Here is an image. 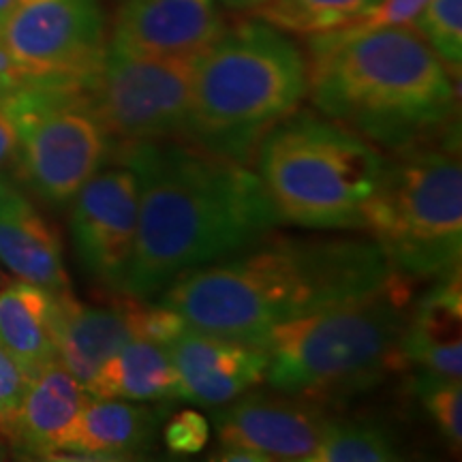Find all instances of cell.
I'll return each mask as SVG.
<instances>
[{
  "label": "cell",
  "instance_id": "11",
  "mask_svg": "<svg viewBox=\"0 0 462 462\" xmlns=\"http://www.w3.org/2000/svg\"><path fill=\"white\" fill-rule=\"evenodd\" d=\"M75 257L90 279L123 293L137 238L140 190L131 167L97 171L71 199Z\"/></svg>",
  "mask_w": 462,
  "mask_h": 462
},
{
  "label": "cell",
  "instance_id": "18",
  "mask_svg": "<svg viewBox=\"0 0 462 462\" xmlns=\"http://www.w3.org/2000/svg\"><path fill=\"white\" fill-rule=\"evenodd\" d=\"M157 409L118 398H95L79 411L54 458L129 460L146 454L157 439Z\"/></svg>",
  "mask_w": 462,
  "mask_h": 462
},
{
  "label": "cell",
  "instance_id": "21",
  "mask_svg": "<svg viewBox=\"0 0 462 462\" xmlns=\"http://www.w3.org/2000/svg\"><path fill=\"white\" fill-rule=\"evenodd\" d=\"M86 392L95 398L163 402L180 398V379L165 345L133 338L103 364L86 383Z\"/></svg>",
  "mask_w": 462,
  "mask_h": 462
},
{
  "label": "cell",
  "instance_id": "23",
  "mask_svg": "<svg viewBox=\"0 0 462 462\" xmlns=\"http://www.w3.org/2000/svg\"><path fill=\"white\" fill-rule=\"evenodd\" d=\"M401 458L402 449L388 426L373 420L330 418L309 462H390Z\"/></svg>",
  "mask_w": 462,
  "mask_h": 462
},
{
  "label": "cell",
  "instance_id": "15",
  "mask_svg": "<svg viewBox=\"0 0 462 462\" xmlns=\"http://www.w3.org/2000/svg\"><path fill=\"white\" fill-rule=\"evenodd\" d=\"M126 296V293H125ZM137 298L109 306H88L71 291L54 293V340L58 362L84 385L114 354L137 338Z\"/></svg>",
  "mask_w": 462,
  "mask_h": 462
},
{
  "label": "cell",
  "instance_id": "31",
  "mask_svg": "<svg viewBox=\"0 0 462 462\" xmlns=\"http://www.w3.org/2000/svg\"><path fill=\"white\" fill-rule=\"evenodd\" d=\"M11 7H14V0H0V43H3V31L5 24H7Z\"/></svg>",
  "mask_w": 462,
  "mask_h": 462
},
{
  "label": "cell",
  "instance_id": "4",
  "mask_svg": "<svg viewBox=\"0 0 462 462\" xmlns=\"http://www.w3.org/2000/svg\"><path fill=\"white\" fill-rule=\"evenodd\" d=\"M407 281L396 274L373 296L274 328L263 340L268 383L279 394L326 404L364 394L401 371L411 310Z\"/></svg>",
  "mask_w": 462,
  "mask_h": 462
},
{
  "label": "cell",
  "instance_id": "6",
  "mask_svg": "<svg viewBox=\"0 0 462 462\" xmlns=\"http://www.w3.org/2000/svg\"><path fill=\"white\" fill-rule=\"evenodd\" d=\"M253 159L281 221L306 229H362L385 161L356 131L296 112L265 131Z\"/></svg>",
  "mask_w": 462,
  "mask_h": 462
},
{
  "label": "cell",
  "instance_id": "13",
  "mask_svg": "<svg viewBox=\"0 0 462 462\" xmlns=\"http://www.w3.org/2000/svg\"><path fill=\"white\" fill-rule=\"evenodd\" d=\"M234 402V401H231ZM221 443H234L268 460H304L319 446L330 415L321 404L287 401L282 396H238L215 413Z\"/></svg>",
  "mask_w": 462,
  "mask_h": 462
},
{
  "label": "cell",
  "instance_id": "29",
  "mask_svg": "<svg viewBox=\"0 0 462 462\" xmlns=\"http://www.w3.org/2000/svg\"><path fill=\"white\" fill-rule=\"evenodd\" d=\"M217 460H227V462H268V458L262 454L253 452V449L234 446V443H221V448L217 449V454L212 456Z\"/></svg>",
  "mask_w": 462,
  "mask_h": 462
},
{
  "label": "cell",
  "instance_id": "10",
  "mask_svg": "<svg viewBox=\"0 0 462 462\" xmlns=\"http://www.w3.org/2000/svg\"><path fill=\"white\" fill-rule=\"evenodd\" d=\"M190 90L193 58L142 56L112 43L88 86L116 146L182 137Z\"/></svg>",
  "mask_w": 462,
  "mask_h": 462
},
{
  "label": "cell",
  "instance_id": "5",
  "mask_svg": "<svg viewBox=\"0 0 462 462\" xmlns=\"http://www.w3.org/2000/svg\"><path fill=\"white\" fill-rule=\"evenodd\" d=\"M309 88V65L287 32L246 20L225 28L193 58L184 140L248 163L270 126L296 112Z\"/></svg>",
  "mask_w": 462,
  "mask_h": 462
},
{
  "label": "cell",
  "instance_id": "22",
  "mask_svg": "<svg viewBox=\"0 0 462 462\" xmlns=\"http://www.w3.org/2000/svg\"><path fill=\"white\" fill-rule=\"evenodd\" d=\"M379 0H263L253 14L287 34L313 37L345 28Z\"/></svg>",
  "mask_w": 462,
  "mask_h": 462
},
{
  "label": "cell",
  "instance_id": "1",
  "mask_svg": "<svg viewBox=\"0 0 462 462\" xmlns=\"http://www.w3.org/2000/svg\"><path fill=\"white\" fill-rule=\"evenodd\" d=\"M140 190L123 293L157 298L178 276L257 245L281 225L257 171L184 137L120 146Z\"/></svg>",
  "mask_w": 462,
  "mask_h": 462
},
{
  "label": "cell",
  "instance_id": "27",
  "mask_svg": "<svg viewBox=\"0 0 462 462\" xmlns=\"http://www.w3.org/2000/svg\"><path fill=\"white\" fill-rule=\"evenodd\" d=\"M28 383H31V377L0 345V420L15 411Z\"/></svg>",
  "mask_w": 462,
  "mask_h": 462
},
{
  "label": "cell",
  "instance_id": "26",
  "mask_svg": "<svg viewBox=\"0 0 462 462\" xmlns=\"http://www.w3.org/2000/svg\"><path fill=\"white\" fill-rule=\"evenodd\" d=\"M165 446L173 454H199L210 441V421L198 411H180L167 421Z\"/></svg>",
  "mask_w": 462,
  "mask_h": 462
},
{
  "label": "cell",
  "instance_id": "3",
  "mask_svg": "<svg viewBox=\"0 0 462 462\" xmlns=\"http://www.w3.org/2000/svg\"><path fill=\"white\" fill-rule=\"evenodd\" d=\"M313 106L364 140L398 150L448 131L458 112L456 75L413 26L351 39L309 37Z\"/></svg>",
  "mask_w": 462,
  "mask_h": 462
},
{
  "label": "cell",
  "instance_id": "16",
  "mask_svg": "<svg viewBox=\"0 0 462 462\" xmlns=\"http://www.w3.org/2000/svg\"><path fill=\"white\" fill-rule=\"evenodd\" d=\"M88 398L60 362H51L31 379L15 411L0 420V435L26 458L54 460Z\"/></svg>",
  "mask_w": 462,
  "mask_h": 462
},
{
  "label": "cell",
  "instance_id": "7",
  "mask_svg": "<svg viewBox=\"0 0 462 462\" xmlns=\"http://www.w3.org/2000/svg\"><path fill=\"white\" fill-rule=\"evenodd\" d=\"M362 229L407 279H439L460 268L462 165L452 129L383 161Z\"/></svg>",
  "mask_w": 462,
  "mask_h": 462
},
{
  "label": "cell",
  "instance_id": "8",
  "mask_svg": "<svg viewBox=\"0 0 462 462\" xmlns=\"http://www.w3.org/2000/svg\"><path fill=\"white\" fill-rule=\"evenodd\" d=\"M0 99L17 131L15 165L48 204H69L112 157L116 143L88 88L22 86Z\"/></svg>",
  "mask_w": 462,
  "mask_h": 462
},
{
  "label": "cell",
  "instance_id": "19",
  "mask_svg": "<svg viewBox=\"0 0 462 462\" xmlns=\"http://www.w3.org/2000/svg\"><path fill=\"white\" fill-rule=\"evenodd\" d=\"M407 364L441 377H462L460 268L439 276L409 310L402 337Z\"/></svg>",
  "mask_w": 462,
  "mask_h": 462
},
{
  "label": "cell",
  "instance_id": "25",
  "mask_svg": "<svg viewBox=\"0 0 462 462\" xmlns=\"http://www.w3.org/2000/svg\"><path fill=\"white\" fill-rule=\"evenodd\" d=\"M415 392L429 413L432 424L448 439L449 448L458 452L462 443V385L460 379L441 377L420 371L415 377Z\"/></svg>",
  "mask_w": 462,
  "mask_h": 462
},
{
  "label": "cell",
  "instance_id": "17",
  "mask_svg": "<svg viewBox=\"0 0 462 462\" xmlns=\"http://www.w3.org/2000/svg\"><path fill=\"white\" fill-rule=\"evenodd\" d=\"M0 263L50 293L71 291L56 231L15 184L0 176Z\"/></svg>",
  "mask_w": 462,
  "mask_h": 462
},
{
  "label": "cell",
  "instance_id": "9",
  "mask_svg": "<svg viewBox=\"0 0 462 462\" xmlns=\"http://www.w3.org/2000/svg\"><path fill=\"white\" fill-rule=\"evenodd\" d=\"M3 45L17 88H88L107 48L103 0H14Z\"/></svg>",
  "mask_w": 462,
  "mask_h": 462
},
{
  "label": "cell",
  "instance_id": "12",
  "mask_svg": "<svg viewBox=\"0 0 462 462\" xmlns=\"http://www.w3.org/2000/svg\"><path fill=\"white\" fill-rule=\"evenodd\" d=\"M225 28L218 0H118L107 43L142 56L195 58Z\"/></svg>",
  "mask_w": 462,
  "mask_h": 462
},
{
  "label": "cell",
  "instance_id": "32",
  "mask_svg": "<svg viewBox=\"0 0 462 462\" xmlns=\"http://www.w3.org/2000/svg\"><path fill=\"white\" fill-rule=\"evenodd\" d=\"M5 458H7V446H5L3 435H0V460H5Z\"/></svg>",
  "mask_w": 462,
  "mask_h": 462
},
{
  "label": "cell",
  "instance_id": "20",
  "mask_svg": "<svg viewBox=\"0 0 462 462\" xmlns=\"http://www.w3.org/2000/svg\"><path fill=\"white\" fill-rule=\"evenodd\" d=\"M0 345L31 379L56 362L54 293L22 279L0 287Z\"/></svg>",
  "mask_w": 462,
  "mask_h": 462
},
{
  "label": "cell",
  "instance_id": "14",
  "mask_svg": "<svg viewBox=\"0 0 462 462\" xmlns=\"http://www.w3.org/2000/svg\"><path fill=\"white\" fill-rule=\"evenodd\" d=\"M180 379V398L215 407L246 394L265 379L263 346L212 337L189 328L165 345Z\"/></svg>",
  "mask_w": 462,
  "mask_h": 462
},
{
  "label": "cell",
  "instance_id": "2",
  "mask_svg": "<svg viewBox=\"0 0 462 462\" xmlns=\"http://www.w3.org/2000/svg\"><path fill=\"white\" fill-rule=\"evenodd\" d=\"M396 274L374 240L265 236L178 276L159 304L193 330L263 346L282 323L373 296Z\"/></svg>",
  "mask_w": 462,
  "mask_h": 462
},
{
  "label": "cell",
  "instance_id": "30",
  "mask_svg": "<svg viewBox=\"0 0 462 462\" xmlns=\"http://www.w3.org/2000/svg\"><path fill=\"white\" fill-rule=\"evenodd\" d=\"M218 3L236 11H253L257 9L263 0H218Z\"/></svg>",
  "mask_w": 462,
  "mask_h": 462
},
{
  "label": "cell",
  "instance_id": "28",
  "mask_svg": "<svg viewBox=\"0 0 462 462\" xmlns=\"http://www.w3.org/2000/svg\"><path fill=\"white\" fill-rule=\"evenodd\" d=\"M17 159V131L7 106L0 99V176Z\"/></svg>",
  "mask_w": 462,
  "mask_h": 462
},
{
  "label": "cell",
  "instance_id": "24",
  "mask_svg": "<svg viewBox=\"0 0 462 462\" xmlns=\"http://www.w3.org/2000/svg\"><path fill=\"white\" fill-rule=\"evenodd\" d=\"M456 75L462 67V0H426L411 24Z\"/></svg>",
  "mask_w": 462,
  "mask_h": 462
}]
</instances>
